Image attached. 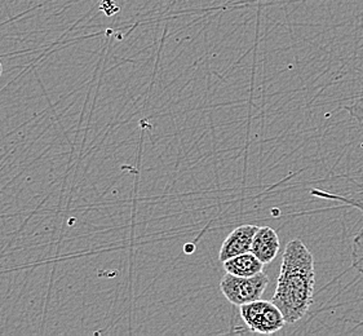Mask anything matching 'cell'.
Listing matches in <instances>:
<instances>
[{"instance_id":"1","label":"cell","mask_w":363,"mask_h":336,"mask_svg":"<svg viewBox=\"0 0 363 336\" xmlns=\"http://www.w3.org/2000/svg\"><path fill=\"white\" fill-rule=\"evenodd\" d=\"M315 271L312 252L300 240L287 243L272 301L279 308L286 323L304 318L312 307Z\"/></svg>"},{"instance_id":"2","label":"cell","mask_w":363,"mask_h":336,"mask_svg":"<svg viewBox=\"0 0 363 336\" xmlns=\"http://www.w3.org/2000/svg\"><path fill=\"white\" fill-rule=\"evenodd\" d=\"M269 285V277L260 271L251 277H240L226 273L220 281V290L233 306H245L262 298Z\"/></svg>"},{"instance_id":"3","label":"cell","mask_w":363,"mask_h":336,"mask_svg":"<svg viewBox=\"0 0 363 336\" xmlns=\"http://www.w3.org/2000/svg\"><path fill=\"white\" fill-rule=\"evenodd\" d=\"M240 317L248 329L264 335L276 334L286 325L279 308L273 301L267 300H256L240 306Z\"/></svg>"},{"instance_id":"4","label":"cell","mask_w":363,"mask_h":336,"mask_svg":"<svg viewBox=\"0 0 363 336\" xmlns=\"http://www.w3.org/2000/svg\"><path fill=\"white\" fill-rule=\"evenodd\" d=\"M257 229L259 227L252 225V224H245V225L235 228L232 233L226 237L225 241L223 242L221 249L218 252V260L221 263H224L234 256L250 252Z\"/></svg>"},{"instance_id":"5","label":"cell","mask_w":363,"mask_h":336,"mask_svg":"<svg viewBox=\"0 0 363 336\" xmlns=\"http://www.w3.org/2000/svg\"><path fill=\"white\" fill-rule=\"evenodd\" d=\"M281 247L279 237L276 230L270 227H259L255 234L251 252L262 263H272L276 259Z\"/></svg>"},{"instance_id":"6","label":"cell","mask_w":363,"mask_h":336,"mask_svg":"<svg viewBox=\"0 0 363 336\" xmlns=\"http://www.w3.org/2000/svg\"><path fill=\"white\" fill-rule=\"evenodd\" d=\"M226 273H230L234 276L240 277H251L257 273L262 271L265 264L262 263L256 256L250 251L238 256H234L232 259L223 263Z\"/></svg>"},{"instance_id":"7","label":"cell","mask_w":363,"mask_h":336,"mask_svg":"<svg viewBox=\"0 0 363 336\" xmlns=\"http://www.w3.org/2000/svg\"><path fill=\"white\" fill-rule=\"evenodd\" d=\"M362 117H363V106H362ZM363 147V145H362ZM357 207H358V210H361V211H362V213H363V198L362 199H361V201H359V202H358V205H357Z\"/></svg>"},{"instance_id":"8","label":"cell","mask_w":363,"mask_h":336,"mask_svg":"<svg viewBox=\"0 0 363 336\" xmlns=\"http://www.w3.org/2000/svg\"><path fill=\"white\" fill-rule=\"evenodd\" d=\"M1 72H3V69H1V64H0V75H1Z\"/></svg>"}]
</instances>
